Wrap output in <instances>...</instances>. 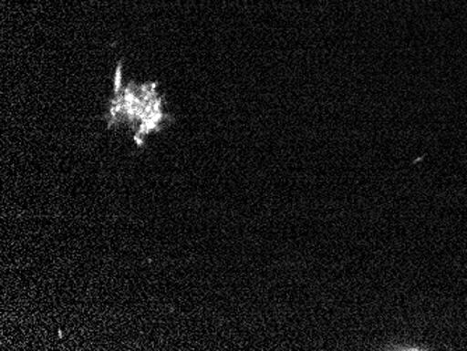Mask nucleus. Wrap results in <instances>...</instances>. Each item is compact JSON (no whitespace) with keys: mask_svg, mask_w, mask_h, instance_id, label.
Wrapping results in <instances>:
<instances>
[{"mask_svg":"<svg viewBox=\"0 0 467 351\" xmlns=\"http://www.w3.org/2000/svg\"><path fill=\"white\" fill-rule=\"evenodd\" d=\"M109 117L111 125L130 123L138 138L156 132L167 119L161 99L157 97L156 85L136 86L133 83L123 90L118 88Z\"/></svg>","mask_w":467,"mask_h":351,"instance_id":"f257e3e1","label":"nucleus"}]
</instances>
